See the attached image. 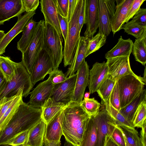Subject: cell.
<instances>
[{"label": "cell", "mask_w": 146, "mask_h": 146, "mask_svg": "<svg viewBox=\"0 0 146 146\" xmlns=\"http://www.w3.org/2000/svg\"><path fill=\"white\" fill-rule=\"evenodd\" d=\"M66 106L63 103L55 101L51 97L49 98L41 108L42 118L47 124Z\"/></svg>", "instance_id": "27"}, {"label": "cell", "mask_w": 146, "mask_h": 146, "mask_svg": "<svg viewBox=\"0 0 146 146\" xmlns=\"http://www.w3.org/2000/svg\"><path fill=\"white\" fill-rule=\"evenodd\" d=\"M5 34L4 31L2 30H0V42L3 38Z\"/></svg>", "instance_id": "54"}, {"label": "cell", "mask_w": 146, "mask_h": 146, "mask_svg": "<svg viewBox=\"0 0 146 146\" xmlns=\"http://www.w3.org/2000/svg\"><path fill=\"white\" fill-rule=\"evenodd\" d=\"M53 70V65L47 52L42 49L38 55L31 70V80L34 86L37 82L43 80Z\"/></svg>", "instance_id": "10"}, {"label": "cell", "mask_w": 146, "mask_h": 146, "mask_svg": "<svg viewBox=\"0 0 146 146\" xmlns=\"http://www.w3.org/2000/svg\"><path fill=\"white\" fill-rule=\"evenodd\" d=\"M36 14L35 11L25 13L18 16L17 23L7 33L0 42V56L5 52V49L12 40L19 34L23 31L29 21Z\"/></svg>", "instance_id": "17"}, {"label": "cell", "mask_w": 146, "mask_h": 146, "mask_svg": "<svg viewBox=\"0 0 146 146\" xmlns=\"http://www.w3.org/2000/svg\"><path fill=\"white\" fill-rule=\"evenodd\" d=\"M40 3L41 11L44 15L45 23L51 25L60 38L63 39L58 13L53 0H41Z\"/></svg>", "instance_id": "21"}, {"label": "cell", "mask_w": 146, "mask_h": 146, "mask_svg": "<svg viewBox=\"0 0 146 146\" xmlns=\"http://www.w3.org/2000/svg\"><path fill=\"white\" fill-rule=\"evenodd\" d=\"M125 142L126 146H130L125 141Z\"/></svg>", "instance_id": "58"}, {"label": "cell", "mask_w": 146, "mask_h": 146, "mask_svg": "<svg viewBox=\"0 0 146 146\" xmlns=\"http://www.w3.org/2000/svg\"><path fill=\"white\" fill-rule=\"evenodd\" d=\"M146 81L135 73L123 76L117 80L121 108L129 104L142 92Z\"/></svg>", "instance_id": "4"}, {"label": "cell", "mask_w": 146, "mask_h": 146, "mask_svg": "<svg viewBox=\"0 0 146 146\" xmlns=\"http://www.w3.org/2000/svg\"></svg>", "instance_id": "60"}, {"label": "cell", "mask_w": 146, "mask_h": 146, "mask_svg": "<svg viewBox=\"0 0 146 146\" xmlns=\"http://www.w3.org/2000/svg\"><path fill=\"white\" fill-rule=\"evenodd\" d=\"M44 144L45 146H60L61 141L58 142H52L44 139Z\"/></svg>", "instance_id": "52"}, {"label": "cell", "mask_w": 146, "mask_h": 146, "mask_svg": "<svg viewBox=\"0 0 146 146\" xmlns=\"http://www.w3.org/2000/svg\"><path fill=\"white\" fill-rule=\"evenodd\" d=\"M114 0H98V33L107 37L111 31V21L116 9Z\"/></svg>", "instance_id": "9"}, {"label": "cell", "mask_w": 146, "mask_h": 146, "mask_svg": "<svg viewBox=\"0 0 146 146\" xmlns=\"http://www.w3.org/2000/svg\"><path fill=\"white\" fill-rule=\"evenodd\" d=\"M86 0L85 24L86 29L84 35L91 38L99 27L98 0Z\"/></svg>", "instance_id": "14"}, {"label": "cell", "mask_w": 146, "mask_h": 146, "mask_svg": "<svg viewBox=\"0 0 146 146\" xmlns=\"http://www.w3.org/2000/svg\"><path fill=\"white\" fill-rule=\"evenodd\" d=\"M111 138L119 146H126L123 134L121 130L117 125L113 129Z\"/></svg>", "instance_id": "43"}, {"label": "cell", "mask_w": 146, "mask_h": 146, "mask_svg": "<svg viewBox=\"0 0 146 146\" xmlns=\"http://www.w3.org/2000/svg\"><path fill=\"white\" fill-rule=\"evenodd\" d=\"M0 146H12L7 144H3L0 145ZM18 146H24L23 145H21Z\"/></svg>", "instance_id": "57"}, {"label": "cell", "mask_w": 146, "mask_h": 146, "mask_svg": "<svg viewBox=\"0 0 146 146\" xmlns=\"http://www.w3.org/2000/svg\"><path fill=\"white\" fill-rule=\"evenodd\" d=\"M24 12L22 0H0V25Z\"/></svg>", "instance_id": "18"}, {"label": "cell", "mask_w": 146, "mask_h": 146, "mask_svg": "<svg viewBox=\"0 0 146 146\" xmlns=\"http://www.w3.org/2000/svg\"><path fill=\"white\" fill-rule=\"evenodd\" d=\"M90 94V92H87L86 93L84 94V98H89Z\"/></svg>", "instance_id": "56"}, {"label": "cell", "mask_w": 146, "mask_h": 146, "mask_svg": "<svg viewBox=\"0 0 146 146\" xmlns=\"http://www.w3.org/2000/svg\"><path fill=\"white\" fill-rule=\"evenodd\" d=\"M37 22L32 18L30 19L26 25L23 31L21 38L18 42L17 48L22 53L26 50L34 35Z\"/></svg>", "instance_id": "26"}, {"label": "cell", "mask_w": 146, "mask_h": 146, "mask_svg": "<svg viewBox=\"0 0 146 146\" xmlns=\"http://www.w3.org/2000/svg\"><path fill=\"white\" fill-rule=\"evenodd\" d=\"M104 104L108 112L115 121L117 125H122L132 129H135L131 123L112 106L110 102L109 98L108 102Z\"/></svg>", "instance_id": "34"}, {"label": "cell", "mask_w": 146, "mask_h": 146, "mask_svg": "<svg viewBox=\"0 0 146 146\" xmlns=\"http://www.w3.org/2000/svg\"><path fill=\"white\" fill-rule=\"evenodd\" d=\"M103 105L97 113L93 115L98 130L97 146H105L117 125L115 120L106 110L104 105Z\"/></svg>", "instance_id": "8"}, {"label": "cell", "mask_w": 146, "mask_h": 146, "mask_svg": "<svg viewBox=\"0 0 146 146\" xmlns=\"http://www.w3.org/2000/svg\"><path fill=\"white\" fill-rule=\"evenodd\" d=\"M64 146H76L71 143L66 141L65 142Z\"/></svg>", "instance_id": "55"}, {"label": "cell", "mask_w": 146, "mask_h": 146, "mask_svg": "<svg viewBox=\"0 0 146 146\" xmlns=\"http://www.w3.org/2000/svg\"><path fill=\"white\" fill-rule=\"evenodd\" d=\"M133 43L130 38L124 39L121 36L116 45L105 54V58L107 59L121 56H130L132 52Z\"/></svg>", "instance_id": "25"}, {"label": "cell", "mask_w": 146, "mask_h": 146, "mask_svg": "<svg viewBox=\"0 0 146 146\" xmlns=\"http://www.w3.org/2000/svg\"><path fill=\"white\" fill-rule=\"evenodd\" d=\"M81 105L90 116L96 115L99 110L101 106L100 103L94 98H84Z\"/></svg>", "instance_id": "38"}, {"label": "cell", "mask_w": 146, "mask_h": 146, "mask_svg": "<svg viewBox=\"0 0 146 146\" xmlns=\"http://www.w3.org/2000/svg\"><path fill=\"white\" fill-rule=\"evenodd\" d=\"M132 19L137 24L146 27V9L140 8Z\"/></svg>", "instance_id": "45"}, {"label": "cell", "mask_w": 146, "mask_h": 146, "mask_svg": "<svg viewBox=\"0 0 146 146\" xmlns=\"http://www.w3.org/2000/svg\"><path fill=\"white\" fill-rule=\"evenodd\" d=\"M82 1V0H76L73 14L68 23V33L63 51L65 67L71 64L80 37L78 19Z\"/></svg>", "instance_id": "3"}, {"label": "cell", "mask_w": 146, "mask_h": 146, "mask_svg": "<svg viewBox=\"0 0 146 146\" xmlns=\"http://www.w3.org/2000/svg\"><path fill=\"white\" fill-rule=\"evenodd\" d=\"M108 67L107 77L114 80L126 75L134 73L130 64L129 56H121L107 59Z\"/></svg>", "instance_id": "11"}, {"label": "cell", "mask_w": 146, "mask_h": 146, "mask_svg": "<svg viewBox=\"0 0 146 146\" xmlns=\"http://www.w3.org/2000/svg\"><path fill=\"white\" fill-rule=\"evenodd\" d=\"M146 100L140 104L135 113L132 122L133 126L141 128L146 120Z\"/></svg>", "instance_id": "37"}, {"label": "cell", "mask_w": 146, "mask_h": 146, "mask_svg": "<svg viewBox=\"0 0 146 146\" xmlns=\"http://www.w3.org/2000/svg\"><path fill=\"white\" fill-rule=\"evenodd\" d=\"M123 29L128 35H131L136 39L141 37L146 33V27L136 23L132 20L124 24L121 29Z\"/></svg>", "instance_id": "35"}, {"label": "cell", "mask_w": 146, "mask_h": 146, "mask_svg": "<svg viewBox=\"0 0 146 146\" xmlns=\"http://www.w3.org/2000/svg\"><path fill=\"white\" fill-rule=\"evenodd\" d=\"M40 108L24 102L20 105L5 128L0 132V145L19 134L29 130L42 119Z\"/></svg>", "instance_id": "1"}, {"label": "cell", "mask_w": 146, "mask_h": 146, "mask_svg": "<svg viewBox=\"0 0 146 146\" xmlns=\"http://www.w3.org/2000/svg\"><path fill=\"white\" fill-rule=\"evenodd\" d=\"M54 87L49 79L40 83L30 92V100L28 104L36 108H41L44 103L52 96Z\"/></svg>", "instance_id": "13"}, {"label": "cell", "mask_w": 146, "mask_h": 146, "mask_svg": "<svg viewBox=\"0 0 146 146\" xmlns=\"http://www.w3.org/2000/svg\"><path fill=\"white\" fill-rule=\"evenodd\" d=\"M145 100H146V90L144 89L129 104L121 108L119 111L132 124L133 118L137 108L142 102Z\"/></svg>", "instance_id": "29"}, {"label": "cell", "mask_w": 146, "mask_h": 146, "mask_svg": "<svg viewBox=\"0 0 146 146\" xmlns=\"http://www.w3.org/2000/svg\"><path fill=\"white\" fill-rule=\"evenodd\" d=\"M25 12L28 13L35 11L39 4L38 0H22Z\"/></svg>", "instance_id": "46"}, {"label": "cell", "mask_w": 146, "mask_h": 146, "mask_svg": "<svg viewBox=\"0 0 146 146\" xmlns=\"http://www.w3.org/2000/svg\"><path fill=\"white\" fill-rule=\"evenodd\" d=\"M105 146H119L115 143L110 137L107 141Z\"/></svg>", "instance_id": "53"}, {"label": "cell", "mask_w": 146, "mask_h": 146, "mask_svg": "<svg viewBox=\"0 0 146 146\" xmlns=\"http://www.w3.org/2000/svg\"><path fill=\"white\" fill-rule=\"evenodd\" d=\"M86 0H82L78 19L79 30L80 32L81 29L85 24V17Z\"/></svg>", "instance_id": "48"}, {"label": "cell", "mask_w": 146, "mask_h": 146, "mask_svg": "<svg viewBox=\"0 0 146 146\" xmlns=\"http://www.w3.org/2000/svg\"><path fill=\"white\" fill-rule=\"evenodd\" d=\"M89 66L85 60L76 73L75 88L71 101L81 103L85 90L89 84Z\"/></svg>", "instance_id": "15"}, {"label": "cell", "mask_w": 146, "mask_h": 146, "mask_svg": "<svg viewBox=\"0 0 146 146\" xmlns=\"http://www.w3.org/2000/svg\"><path fill=\"white\" fill-rule=\"evenodd\" d=\"M15 73L12 78L7 82L6 88L0 96V101L5 98H10L16 95L19 90H23V97H26L33 87L31 78L22 62H15Z\"/></svg>", "instance_id": "5"}, {"label": "cell", "mask_w": 146, "mask_h": 146, "mask_svg": "<svg viewBox=\"0 0 146 146\" xmlns=\"http://www.w3.org/2000/svg\"><path fill=\"white\" fill-rule=\"evenodd\" d=\"M146 122L145 121L142 126L140 133V138L143 146H146Z\"/></svg>", "instance_id": "50"}, {"label": "cell", "mask_w": 146, "mask_h": 146, "mask_svg": "<svg viewBox=\"0 0 146 146\" xmlns=\"http://www.w3.org/2000/svg\"><path fill=\"white\" fill-rule=\"evenodd\" d=\"M59 25L64 42L66 41L68 32V22L67 18L58 13Z\"/></svg>", "instance_id": "47"}, {"label": "cell", "mask_w": 146, "mask_h": 146, "mask_svg": "<svg viewBox=\"0 0 146 146\" xmlns=\"http://www.w3.org/2000/svg\"><path fill=\"white\" fill-rule=\"evenodd\" d=\"M69 4L67 19L68 23L70 21L74 9L76 0H68Z\"/></svg>", "instance_id": "49"}, {"label": "cell", "mask_w": 146, "mask_h": 146, "mask_svg": "<svg viewBox=\"0 0 146 146\" xmlns=\"http://www.w3.org/2000/svg\"><path fill=\"white\" fill-rule=\"evenodd\" d=\"M106 35L99 33L91 38L88 46L86 57L98 50L104 46L106 42Z\"/></svg>", "instance_id": "36"}, {"label": "cell", "mask_w": 146, "mask_h": 146, "mask_svg": "<svg viewBox=\"0 0 146 146\" xmlns=\"http://www.w3.org/2000/svg\"><path fill=\"white\" fill-rule=\"evenodd\" d=\"M109 100L112 106L119 111L121 107L119 92L117 81L110 96Z\"/></svg>", "instance_id": "39"}, {"label": "cell", "mask_w": 146, "mask_h": 146, "mask_svg": "<svg viewBox=\"0 0 146 146\" xmlns=\"http://www.w3.org/2000/svg\"><path fill=\"white\" fill-rule=\"evenodd\" d=\"M98 130L93 116H90L85 126L79 146H97Z\"/></svg>", "instance_id": "24"}, {"label": "cell", "mask_w": 146, "mask_h": 146, "mask_svg": "<svg viewBox=\"0 0 146 146\" xmlns=\"http://www.w3.org/2000/svg\"><path fill=\"white\" fill-rule=\"evenodd\" d=\"M68 0H53L58 13L67 18Z\"/></svg>", "instance_id": "42"}, {"label": "cell", "mask_w": 146, "mask_h": 146, "mask_svg": "<svg viewBox=\"0 0 146 146\" xmlns=\"http://www.w3.org/2000/svg\"><path fill=\"white\" fill-rule=\"evenodd\" d=\"M91 38L80 36L79 42L71 64L66 73L67 77L75 74L81 66L86 57L87 49Z\"/></svg>", "instance_id": "22"}, {"label": "cell", "mask_w": 146, "mask_h": 146, "mask_svg": "<svg viewBox=\"0 0 146 146\" xmlns=\"http://www.w3.org/2000/svg\"><path fill=\"white\" fill-rule=\"evenodd\" d=\"M7 82L0 71V96L6 88Z\"/></svg>", "instance_id": "51"}, {"label": "cell", "mask_w": 146, "mask_h": 146, "mask_svg": "<svg viewBox=\"0 0 146 146\" xmlns=\"http://www.w3.org/2000/svg\"><path fill=\"white\" fill-rule=\"evenodd\" d=\"M108 68L106 62H96L89 71L88 85L90 94L96 91L107 78Z\"/></svg>", "instance_id": "16"}, {"label": "cell", "mask_w": 146, "mask_h": 146, "mask_svg": "<svg viewBox=\"0 0 146 146\" xmlns=\"http://www.w3.org/2000/svg\"><path fill=\"white\" fill-rule=\"evenodd\" d=\"M63 39L52 27L45 23L43 49L49 56L53 65V70L58 69L63 58Z\"/></svg>", "instance_id": "6"}, {"label": "cell", "mask_w": 146, "mask_h": 146, "mask_svg": "<svg viewBox=\"0 0 146 146\" xmlns=\"http://www.w3.org/2000/svg\"><path fill=\"white\" fill-rule=\"evenodd\" d=\"M76 74L69 76L64 82L55 85L51 98L58 102L66 105L71 101L74 92Z\"/></svg>", "instance_id": "12"}, {"label": "cell", "mask_w": 146, "mask_h": 146, "mask_svg": "<svg viewBox=\"0 0 146 146\" xmlns=\"http://www.w3.org/2000/svg\"><path fill=\"white\" fill-rule=\"evenodd\" d=\"M29 131L26 130L19 134L4 144L12 146L23 145L26 141Z\"/></svg>", "instance_id": "40"}, {"label": "cell", "mask_w": 146, "mask_h": 146, "mask_svg": "<svg viewBox=\"0 0 146 146\" xmlns=\"http://www.w3.org/2000/svg\"><path fill=\"white\" fill-rule=\"evenodd\" d=\"M122 131L125 141L130 146H143L138 131L135 129L117 125Z\"/></svg>", "instance_id": "32"}, {"label": "cell", "mask_w": 146, "mask_h": 146, "mask_svg": "<svg viewBox=\"0 0 146 146\" xmlns=\"http://www.w3.org/2000/svg\"><path fill=\"white\" fill-rule=\"evenodd\" d=\"M49 74L48 78L54 85L64 82L67 78L62 70L58 69L53 70Z\"/></svg>", "instance_id": "41"}, {"label": "cell", "mask_w": 146, "mask_h": 146, "mask_svg": "<svg viewBox=\"0 0 146 146\" xmlns=\"http://www.w3.org/2000/svg\"><path fill=\"white\" fill-rule=\"evenodd\" d=\"M145 0H133L127 13L125 23L128 22L132 19L138 11L140 7Z\"/></svg>", "instance_id": "44"}, {"label": "cell", "mask_w": 146, "mask_h": 146, "mask_svg": "<svg viewBox=\"0 0 146 146\" xmlns=\"http://www.w3.org/2000/svg\"><path fill=\"white\" fill-rule=\"evenodd\" d=\"M15 62L10 57L0 56V71L7 82L15 75Z\"/></svg>", "instance_id": "31"}, {"label": "cell", "mask_w": 146, "mask_h": 146, "mask_svg": "<svg viewBox=\"0 0 146 146\" xmlns=\"http://www.w3.org/2000/svg\"><path fill=\"white\" fill-rule=\"evenodd\" d=\"M133 0H116V9L111 21V31L114 35L121 30L128 11Z\"/></svg>", "instance_id": "19"}, {"label": "cell", "mask_w": 146, "mask_h": 146, "mask_svg": "<svg viewBox=\"0 0 146 146\" xmlns=\"http://www.w3.org/2000/svg\"><path fill=\"white\" fill-rule=\"evenodd\" d=\"M135 60L145 66L146 63V33L133 43L132 52Z\"/></svg>", "instance_id": "30"}, {"label": "cell", "mask_w": 146, "mask_h": 146, "mask_svg": "<svg viewBox=\"0 0 146 146\" xmlns=\"http://www.w3.org/2000/svg\"><path fill=\"white\" fill-rule=\"evenodd\" d=\"M64 108L46 124L44 137L45 139L52 142L61 141L60 138L63 135L62 124Z\"/></svg>", "instance_id": "20"}, {"label": "cell", "mask_w": 146, "mask_h": 146, "mask_svg": "<svg viewBox=\"0 0 146 146\" xmlns=\"http://www.w3.org/2000/svg\"><path fill=\"white\" fill-rule=\"evenodd\" d=\"M1 105H2V104L1 103H0V108L1 107Z\"/></svg>", "instance_id": "59"}, {"label": "cell", "mask_w": 146, "mask_h": 146, "mask_svg": "<svg viewBox=\"0 0 146 146\" xmlns=\"http://www.w3.org/2000/svg\"><path fill=\"white\" fill-rule=\"evenodd\" d=\"M116 81L107 77L96 91L102 104L108 102Z\"/></svg>", "instance_id": "33"}, {"label": "cell", "mask_w": 146, "mask_h": 146, "mask_svg": "<svg viewBox=\"0 0 146 146\" xmlns=\"http://www.w3.org/2000/svg\"><path fill=\"white\" fill-rule=\"evenodd\" d=\"M23 90L20 89L15 95L14 99L8 109L0 119V131L5 127L18 108L23 102Z\"/></svg>", "instance_id": "28"}, {"label": "cell", "mask_w": 146, "mask_h": 146, "mask_svg": "<svg viewBox=\"0 0 146 146\" xmlns=\"http://www.w3.org/2000/svg\"><path fill=\"white\" fill-rule=\"evenodd\" d=\"M44 24L43 20L37 22L33 38L26 50L22 53L21 62L30 74L38 55L43 49Z\"/></svg>", "instance_id": "7"}, {"label": "cell", "mask_w": 146, "mask_h": 146, "mask_svg": "<svg viewBox=\"0 0 146 146\" xmlns=\"http://www.w3.org/2000/svg\"><path fill=\"white\" fill-rule=\"evenodd\" d=\"M90 116L81 103L71 101L64 107L62 134L66 141L79 146L86 124Z\"/></svg>", "instance_id": "2"}, {"label": "cell", "mask_w": 146, "mask_h": 146, "mask_svg": "<svg viewBox=\"0 0 146 146\" xmlns=\"http://www.w3.org/2000/svg\"><path fill=\"white\" fill-rule=\"evenodd\" d=\"M46 124L41 119L29 130L24 146H43Z\"/></svg>", "instance_id": "23"}]
</instances>
